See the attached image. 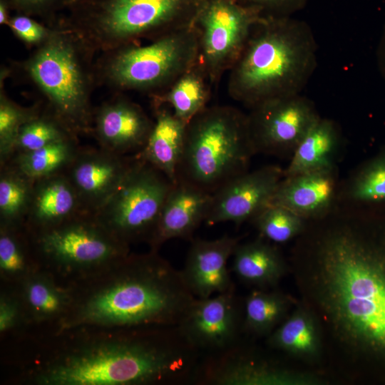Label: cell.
<instances>
[{
	"label": "cell",
	"instance_id": "cell-1",
	"mask_svg": "<svg viewBox=\"0 0 385 385\" xmlns=\"http://www.w3.org/2000/svg\"><path fill=\"white\" fill-rule=\"evenodd\" d=\"M292 270L302 302L348 354L385 363V205L308 221Z\"/></svg>",
	"mask_w": 385,
	"mask_h": 385
},
{
	"label": "cell",
	"instance_id": "cell-2",
	"mask_svg": "<svg viewBox=\"0 0 385 385\" xmlns=\"http://www.w3.org/2000/svg\"><path fill=\"white\" fill-rule=\"evenodd\" d=\"M35 349L14 382L158 385L191 381L200 353L176 326L73 328L27 338Z\"/></svg>",
	"mask_w": 385,
	"mask_h": 385
},
{
	"label": "cell",
	"instance_id": "cell-3",
	"mask_svg": "<svg viewBox=\"0 0 385 385\" xmlns=\"http://www.w3.org/2000/svg\"><path fill=\"white\" fill-rule=\"evenodd\" d=\"M71 304L51 332L73 328L176 326L195 297L158 251L129 253L67 285Z\"/></svg>",
	"mask_w": 385,
	"mask_h": 385
},
{
	"label": "cell",
	"instance_id": "cell-4",
	"mask_svg": "<svg viewBox=\"0 0 385 385\" xmlns=\"http://www.w3.org/2000/svg\"><path fill=\"white\" fill-rule=\"evenodd\" d=\"M317 66L310 27L290 16H261L228 72L227 91L251 108L265 101L300 94Z\"/></svg>",
	"mask_w": 385,
	"mask_h": 385
},
{
	"label": "cell",
	"instance_id": "cell-5",
	"mask_svg": "<svg viewBox=\"0 0 385 385\" xmlns=\"http://www.w3.org/2000/svg\"><path fill=\"white\" fill-rule=\"evenodd\" d=\"M51 26L48 39L12 66L35 86L45 108L71 133L92 135L96 53L63 16Z\"/></svg>",
	"mask_w": 385,
	"mask_h": 385
},
{
	"label": "cell",
	"instance_id": "cell-6",
	"mask_svg": "<svg viewBox=\"0 0 385 385\" xmlns=\"http://www.w3.org/2000/svg\"><path fill=\"white\" fill-rule=\"evenodd\" d=\"M206 0H82L63 16L96 52L193 26Z\"/></svg>",
	"mask_w": 385,
	"mask_h": 385
},
{
	"label": "cell",
	"instance_id": "cell-7",
	"mask_svg": "<svg viewBox=\"0 0 385 385\" xmlns=\"http://www.w3.org/2000/svg\"><path fill=\"white\" fill-rule=\"evenodd\" d=\"M255 154L247 114L230 106H207L187 123L178 180L212 194L248 171Z\"/></svg>",
	"mask_w": 385,
	"mask_h": 385
},
{
	"label": "cell",
	"instance_id": "cell-8",
	"mask_svg": "<svg viewBox=\"0 0 385 385\" xmlns=\"http://www.w3.org/2000/svg\"><path fill=\"white\" fill-rule=\"evenodd\" d=\"M100 53L95 61L97 86L151 96L165 90L199 61L198 35L192 26L145 45L133 43Z\"/></svg>",
	"mask_w": 385,
	"mask_h": 385
},
{
	"label": "cell",
	"instance_id": "cell-9",
	"mask_svg": "<svg viewBox=\"0 0 385 385\" xmlns=\"http://www.w3.org/2000/svg\"><path fill=\"white\" fill-rule=\"evenodd\" d=\"M30 234L41 267L66 285L91 276L130 253L129 245L118 240L88 213Z\"/></svg>",
	"mask_w": 385,
	"mask_h": 385
},
{
	"label": "cell",
	"instance_id": "cell-10",
	"mask_svg": "<svg viewBox=\"0 0 385 385\" xmlns=\"http://www.w3.org/2000/svg\"><path fill=\"white\" fill-rule=\"evenodd\" d=\"M173 185L163 173L135 155L122 183L93 216L120 242L129 246L148 243Z\"/></svg>",
	"mask_w": 385,
	"mask_h": 385
},
{
	"label": "cell",
	"instance_id": "cell-11",
	"mask_svg": "<svg viewBox=\"0 0 385 385\" xmlns=\"http://www.w3.org/2000/svg\"><path fill=\"white\" fill-rule=\"evenodd\" d=\"M261 16L256 9L235 0L204 2L193 26L198 35L199 63L212 86L231 69Z\"/></svg>",
	"mask_w": 385,
	"mask_h": 385
},
{
	"label": "cell",
	"instance_id": "cell-12",
	"mask_svg": "<svg viewBox=\"0 0 385 385\" xmlns=\"http://www.w3.org/2000/svg\"><path fill=\"white\" fill-rule=\"evenodd\" d=\"M192 382L209 385H321L326 381L318 374L289 368L240 342L200 360Z\"/></svg>",
	"mask_w": 385,
	"mask_h": 385
},
{
	"label": "cell",
	"instance_id": "cell-13",
	"mask_svg": "<svg viewBox=\"0 0 385 385\" xmlns=\"http://www.w3.org/2000/svg\"><path fill=\"white\" fill-rule=\"evenodd\" d=\"M249 128L255 153L291 155L320 117L300 94L265 101L250 108Z\"/></svg>",
	"mask_w": 385,
	"mask_h": 385
},
{
	"label": "cell",
	"instance_id": "cell-14",
	"mask_svg": "<svg viewBox=\"0 0 385 385\" xmlns=\"http://www.w3.org/2000/svg\"><path fill=\"white\" fill-rule=\"evenodd\" d=\"M244 301L235 287L207 298H195L176 325L186 342L200 354L222 351L241 342Z\"/></svg>",
	"mask_w": 385,
	"mask_h": 385
},
{
	"label": "cell",
	"instance_id": "cell-15",
	"mask_svg": "<svg viewBox=\"0 0 385 385\" xmlns=\"http://www.w3.org/2000/svg\"><path fill=\"white\" fill-rule=\"evenodd\" d=\"M283 178L284 170L267 165L232 178L212 194L205 222L211 226L225 222L240 225L251 220L270 204Z\"/></svg>",
	"mask_w": 385,
	"mask_h": 385
},
{
	"label": "cell",
	"instance_id": "cell-16",
	"mask_svg": "<svg viewBox=\"0 0 385 385\" xmlns=\"http://www.w3.org/2000/svg\"><path fill=\"white\" fill-rule=\"evenodd\" d=\"M135 160L101 148H83L63 172L86 213L95 215L123 181Z\"/></svg>",
	"mask_w": 385,
	"mask_h": 385
},
{
	"label": "cell",
	"instance_id": "cell-17",
	"mask_svg": "<svg viewBox=\"0 0 385 385\" xmlns=\"http://www.w3.org/2000/svg\"><path fill=\"white\" fill-rule=\"evenodd\" d=\"M153 123L140 106L117 93L94 108L92 135L100 148L125 155L143 148Z\"/></svg>",
	"mask_w": 385,
	"mask_h": 385
},
{
	"label": "cell",
	"instance_id": "cell-18",
	"mask_svg": "<svg viewBox=\"0 0 385 385\" xmlns=\"http://www.w3.org/2000/svg\"><path fill=\"white\" fill-rule=\"evenodd\" d=\"M12 286L19 297L26 324V332L19 339L53 332L70 309L68 287L43 268Z\"/></svg>",
	"mask_w": 385,
	"mask_h": 385
},
{
	"label": "cell",
	"instance_id": "cell-19",
	"mask_svg": "<svg viewBox=\"0 0 385 385\" xmlns=\"http://www.w3.org/2000/svg\"><path fill=\"white\" fill-rule=\"evenodd\" d=\"M239 243V237L228 235L212 240H192L180 271L196 298H207L235 287L227 262Z\"/></svg>",
	"mask_w": 385,
	"mask_h": 385
},
{
	"label": "cell",
	"instance_id": "cell-20",
	"mask_svg": "<svg viewBox=\"0 0 385 385\" xmlns=\"http://www.w3.org/2000/svg\"><path fill=\"white\" fill-rule=\"evenodd\" d=\"M339 185L337 168L284 177L269 205L284 207L307 221L320 219L337 206Z\"/></svg>",
	"mask_w": 385,
	"mask_h": 385
},
{
	"label": "cell",
	"instance_id": "cell-21",
	"mask_svg": "<svg viewBox=\"0 0 385 385\" xmlns=\"http://www.w3.org/2000/svg\"><path fill=\"white\" fill-rule=\"evenodd\" d=\"M212 194L182 180L173 185L161 210L155 230L148 242L150 250L158 251L166 241L191 239L205 222Z\"/></svg>",
	"mask_w": 385,
	"mask_h": 385
},
{
	"label": "cell",
	"instance_id": "cell-22",
	"mask_svg": "<svg viewBox=\"0 0 385 385\" xmlns=\"http://www.w3.org/2000/svg\"><path fill=\"white\" fill-rule=\"evenodd\" d=\"M83 213L78 196L63 172L35 180L24 226L36 233Z\"/></svg>",
	"mask_w": 385,
	"mask_h": 385
},
{
	"label": "cell",
	"instance_id": "cell-23",
	"mask_svg": "<svg viewBox=\"0 0 385 385\" xmlns=\"http://www.w3.org/2000/svg\"><path fill=\"white\" fill-rule=\"evenodd\" d=\"M154 123L143 148L136 155L163 173L173 184L178 180L187 123L167 106L153 107Z\"/></svg>",
	"mask_w": 385,
	"mask_h": 385
},
{
	"label": "cell",
	"instance_id": "cell-24",
	"mask_svg": "<svg viewBox=\"0 0 385 385\" xmlns=\"http://www.w3.org/2000/svg\"><path fill=\"white\" fill-rule=\"evenodd\" d=\"M323 329L314 311L303 302L268 336L267 344L272 349L290 356L313 362L322 353Z\"/></svg>",
	"mask_w": 385,
	"mask_h": 385
},
{
	"label": "cell",
	"instance_id": "cell-25",
	"mask_svg": "<svg viewBox=\"0 0 385 385\" xmlns=\"http://www.w3.org/2000/svg\"><path fill=\"white\" fill-rule=\"evenodd\" d=\"M232 257L235 274L240 282L255 289L274 288L288 269L277 247L262 237L239 243Z\"/></svg>",
	"mask_w": 385,
	"mask_h": 385
},
{
	"label": "cell",
	"instance_id": "cell-26",
	"mask_svg": "<svg viewBox=\"0 0 385 385\" xmlns=\"http://www.w3.org/2000/svg\"><path fill=\"white\" fill-rule=\"evenodd\" d=\"M342 135L332 120L319 117L297 146L284 177L337 168Z\"/></svg>",
	"mask_w": 385,
	"mask_h": 385
},
{
	"label": "cell",
	"instance_id": "cell-27",
	"mask_svg": "<svg viewBox=\"0 0 385 385\" xmlns=\"http://www.w3.org/2000/svg\"><path fill=\"white\" fill-rule=\"evenodd\" d=\"M211 86L198 61L165 90L150 96L152 106H167L176 117L188 123L207 106Z\"/></svg>",
	"mask_w": 385,
	"mask_h": 385
},
{
	"label": "cell",
	"instance_id": "cell-28",
	"mask_svg": "<svg viewBox=\"0 0 385 385\" xmlns=\"http://www.w3.org/2000/svg\"><path fill=\"white\" fill-rule=\"evenodd\" d=\"M338 204L351 207L385 205V147L361 164L339 185Z\"/></svg>",
	"mask_w": 385,
	"mask_h": 385
},
{
	"label": "cell",
	"instance_id": "cell-29",
	"mask_svg": "<svg viewBox=\"0 0 385 385\" xmlns=\"http://www.w3.org/2000/svg\"><path fill=\"white\" fill-rule=\"evenodd\" d=\"M39 268L31 234L25 226H0L1 284L16 285Z\"/></svg>",
	"mask_w": 385,
	"mask_h": 385
},
{
	"label": "cell",
	"instance_id": "cell-30",
	"mask_svg": "<svg viewBox=\"0 0 385 385\" xmlns=\"http://www.w3.org/2000/svg\"><path fill=\"white\" fill-rule=\"evenodd\" d=\"M293 304L282 292L255 289L244 300V333L268 337L287 317Z\"/></svg>",
	"mask_w": 385,
	"mask_h": 385
},
{
	"label": "cell",
	"instance_id": "cell-31",
	"mask_svg": "<svg viewBox=\"0 0 385 385\" xmlns=\"http://www.w3.org/2000/svg\"><path fill=\"white\" fill-rule=\"evenodd\" d=\"M34 182L9 163L0 165V226L24 225Z\"/></svg>",
	"mask_w": 385,
	"mask_h": 385
},
{
	"label": "cell",
	"instance_id": "cell-32",
	"mask_svg": "<svg viewBox=\"0 0 385 385\" xmlns=\"http://www.w3.org/2000/svg\"><path fill=\"white\" fill-rule=\"evenodd\" d=\"M80 148L78 138L66 139L34 150L16 154L7 163L36 180L64 172Z\"/></svg>",
	"mask_w": 385,
	"mask_h": 385
},
{
	"label": "cell",
	"instance_id": "cell-33",
	"mask_svg": "<svg viewBox=\"0 0 385 385\" xmlns=\"http://www.w3.org/2000/svg\"><path fill=\"white\" fill-rule=\"evenodd\" d=\"M9 73V69L4 67L0 75V165L9 162L12 157L22 126L43 107L41 101L24 107L11 100L4 89V80Z\"/></svg>",
	"mask_w": 385,
	"mask_h": 385
},
{
	"label": "cell",
	"instance_id": "cell-34",
	"mask_svg": "<svg viewBox=\"0 0 385 385\" xmlns=\"http://www.w3.org/2000/svg\"><path fill=\"white\" fill-rule=\"evenodd\" d=\"M70 138L78 137L71 133L43 106L42 110L21 128L13 155Z\"/></svg>",
	"mask_w": 385,
	"mask_h": 385
},
{
	"label": "cell",
	"instance_id": "cell-35",
	"mask_svg": "<svg viewBox=\"0 0 385 385\" xmlns=\"http://www.w3.org/2000/svg\"><path fill=\"white\" fill-rule=\"evenodd\" d=\"M251 221L260 237L274 243H285L297 239L305 230L308 221L279 205H269Z\"/></svg>",
	"mask_w": 385,
	"mask_h": 385
},
{
	"label": "cell",
	"instance_id": "cell-36",
	"mask_svg": "<svg viewBox=\"0 0 385 385\" xmlns=\"http://www.w3.org/2000/svg\"><path fill=\"white\" fill-rule=\"evenodd\" d=\"M26 324L21 304L12 285L1 284L0 289V336L1 338L21 337Z\"/></svg>",
	"mask_w": 385,
	"mask_h": 385
},
{
	"label": "cell",
	"instance_id": "cell-37",
	"mask_svg": "<svg viewBox=\"0 0 385 385\" xmlns=\"http://www.w3.org/2000/svg\"><path fill=\"white\" fill-rule=\"evenodd\" d=\"M6 26L16 38L31 48L45 42L52 31L51 26L19 14L11 16Z\"/></svg>",
	"mask_w": 385,
	"mask_h": 385
},
{
	"label": "cell",
	"instance_id": "cell-38",
	"mask_svg": "<svg viewBox=\"0 0 385 385\" xmlns=\"http://www.w3.org/2000/svg\"><path fill=\"white\" fill-rule=\"evenodd\" d=\"M16 14L38 17L52 26L58 20V13L65 9V0H9Z\"/></svg>",
	"mask_w": 385,
	"mask_h": 385
},
{
	"label": "cell",
	"instance_id": "cell-39",
	"mask_svg": "<svg viewBox=\"0 0 385 385\" xmlns=\"http://www.w3.org/2000/svg\"><path fill=\"white\" fill-rule=\"evenodd\" d=\"M240 4L251 7L262 16H290L302 9L307 0H235Z\"/></svg>",
	"mask_w": 385,
	"mask_h": 385
},
{
	"label": "cell",
	"instance_id": "cell-40",
	"mask_svg": "<svg viewBox=\"0 0 385 385\" xmlns=\"http://www.w3.org/2000/svg\"><path fill=\"white\" fill-rule=\"evenodd\" d=\"M376 59L378 70L385 81V24L376 47Z\"/></svg>",
	"mask_w": 385,
	"mask_h": 385
},
{
	"label": "cell",
	"instance_id": "cell-41",
	"mask_svg": "<svg viewBox=\"0 0 385 385\" xmlns=\"http://www.w3.org/2000/svg\"><path fill=\"white\" fill-rule=\"evenodd\" d=\"M12 11L9 0H0V24L7 25L11 16L10 11Z\"/></svg>",
	"mask_w": 385,
	"mask_h": 385
},
{
	"label": "cell",
	"instance_id": "cell-42",
	"mask_svg": "<svg viewBox=\"0 0 385 385\" xmlns=\"http://www.w3.org/2000/svg\"><path fill=\"white\" fill-rule=\"evenodd\" d=\"M82 0H65V9H68Z\"/></svg>",
	"mask_w": 385,
	"mask_h": 385
}]
</instances>
